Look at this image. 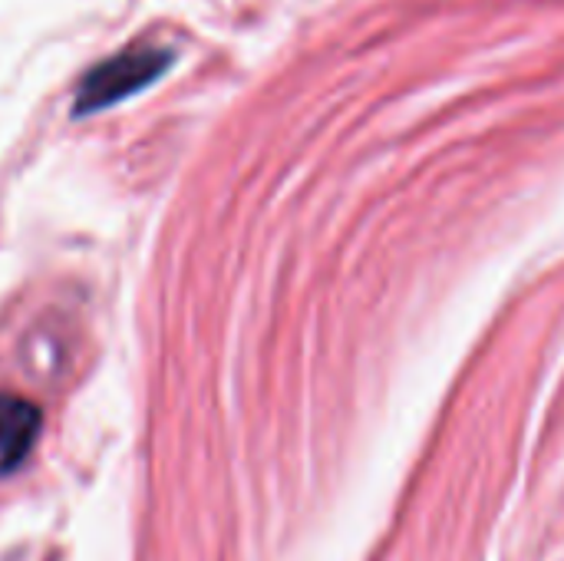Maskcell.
I'll use <instances>...</instances> for the list:
<instances>
[{"mask_svg":"<svg viewBox=\"0 0 564 561\" xmlns=\"http://www.w3.org/2000/svg\"><path fill=\"white\" fill-rule=\"evenodd\" d=\"M169 66H172V50H165L159 43L122 46L119 53H112L109 60L96 63L83 76L76 103H73V112L76 116H89V112L109 109V106L142 93L145 86H152Z\"/></svg>","mask_w":564,"mask_h":561,"instance_id":"obj_1","label":"cell"},{"mask_svg":"<svg viewBox=\"0 0 564 561\" xmlns=\"http://www.w3.org/2000/svg\"><path fill=\"white\" fill-rule=\"evenodd\" d=\"M43 430V413L36 403L17 393H0V476H10L23 466L36 436Z\"/></svg>","mask_w":564,"mask_h":561,"instance_id":"obj_2","label":"cell"}]
</instances>
